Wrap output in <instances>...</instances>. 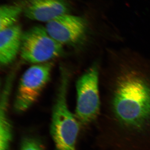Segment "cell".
<instances>
[{"label": "cell", "instance_id": "cell-9", "mask_svg": "<svg viewBox=\"0 0 150 150\" xmlns=\"http://www.w3.org/2000/svg\"><path fill=\"white\" fill-rule=\"evenodd\" d=\"M23 12L19 5H3L0 7V30L16 24L17 21Z\"/></svg>", "mask_w": 150, "mask_h": 150}, {"label": "cell", "instance_id": "cell-3", "mask_svg": "<svg viewBox=\"0 0 150 150\" xmlns=\"http://www.w3.org/2000/svg\"><path fill=\"white\" fill-rule=\"evenodd\" d=\"M63 47L50 36L46 28L37 25L23 33L20 53L25 62L38 64L62 56Z\"/></svg>", "mask_w": 150, "mask_h": 150}, {"label": "cell", "instance_id": "cell-8", "mask_svg": "<svg viewBox=\"0 0 150 150\" xmlns=\"http://www.w3.org/2000/svg\"><path fill=\"white\" fill-rule=\"evenodd\" d=\"M13 81H6L1 98L0 105V150H9L12 138V129L8 116L9 97Z\"/></svg>", "mask_w": 150, "mask_h": 150}, {"label": "cell", "instance_id": "cell-2", "mask_svg": "<svg viewBox=\"0 0 150 150\" xmlns=\"http://www.w3.org/2000/svg\"><path fill=\"white\" fill-rule=\"evenodd\" d=\"M99 70L98 64L94 63L79 78L76 84V116L83 125L96 121L101 112Z\"/></svg>", "mask_w": 150, "mask_h": 150}, {"label": "cell", "instance_id": "cell-5", "mask_svg": "<svg viewBox=\"0 0 150 150\" xmlns=\"http://www.w3.org/2000/svg\"><path fill=\"white\" fill-rule=\"evenodd\" d=\"M86 21L83 18L64 14L47 23L46 29L52 38L62 45L76 46L86 34Z\"/></svg>", "mask_w": 150, "mask_h": 150}, {"label": "cell", "instance_id": "cell-10", "mask_svg": "<svg viewBox=\"0 0 150 150\" xmlns=\"http://www.w3.org/2000/svg\"><path fill=\"white\" fill-rule=\"evenodd\" d=\"M21 150H44L40 142L33 138H25L22 142Z\"/></svg>", "mask_w": 150, "mask_h": 150}, {"label": "cell", "instance_id": "cell-6", "mask_svg": "<svg viewBox=\"0 0 150 150\" xmlns=\"http://www.w3.org/2000/svg\"><path fill=\"white\" fill-rule=\"evenodd\" d=\"M20 3L18 5L26 17L43 22L68 13L69 10L67 0H21Z\"/></svg>", "mask_w": 150, "mask_h": 150}, {"label": "cell", "instance_id": "cell-1", "mask_svg": "<svg viewBox=\"0 0 150 150\" xmlns=\"http://www.w3.org/2000/svg\"><path fill=\"white\" fill-rule=\"evenodd\" d=\"M61 81L52 113L51 133L56 150H77L79 122L71 112L67 102L69 74L61 69Z\"/></svg>", "mask_w": 150, "mask_h": 150}, {"label": "cell", "instance_id": "cell-4", "mask_svg": "<svg viewBox=\"0 0 150 150\" xmlns=\"http://www.w3.org/2000/svg\"><path fill=\"white\" fill-rule=\"evenodd\" d=\"M53 67L52 62L31 66L22 76L14 103L15 110L23 112L38 99L48 83Z\"/></svg>", "mask_w": 150, "mask_h": 150}, {"label": "cell", "instance_id": "cell-7", "mask_svg": "<svg viewBox=\"0 0 150 150\" xmlns=\"http://www.w3.org/2000/svg\"><path fill=\"white\" fill-rule=\"evenodd\" d=\"M23 33L16 24L0 30V62L6 66L13 62L20 52Z\"/></svg>", "mask_w": 150, "mask_h": 150}]
</instances>
